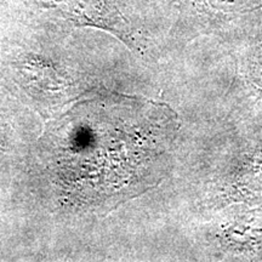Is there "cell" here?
I'll use <instances>...</instances> for the list:
<instances>
[{
    "mask_svg": "<svg viewBox=\"0 0 262 262\" xmlns=\"http://www.w3.org/2000/svg\"><path fill=\"white\" fill-rule=\"evenodd\" d=\"M178 129L168 106L119 94L77 103L49 131L50 166L66 195L113 206L157 185Z\"/></svg>",
    "mask_w": 262,
    "mask_h": 262,
    "instance_id": "6da1fadb",
    "label": "cell"
},
{
    "mask_svg": "<svg viewBox=\"0 0 262 262\" xmlns=\"http://www.w3.org/2000/svg\"><path fill=\"white\" fill-rule=\"evenodd\" d=\"M196 6L212 14H244L262 9V0H195Z\"/></svg>",
    "mask_w": 262,
    "mask_h": 262,
    "instance_id": "7a4b0ae2",
    "label": "cell"
},
{
    "mask_svg": "<svg viewBox=\"0 0 262 262\" xmlns=\"http://www.w3.org/2000/svg\"><path fill=\"white\" fill-rule=\"evenodd\" d=\"M249 75L255 86L262 91V47L258 49L249 67Z\"/></svg>",
    "mask_w": 262,
    "mask_h": 262,
    "instance_id": "3957f363",
    "label": "cell"
}]
</instances>
